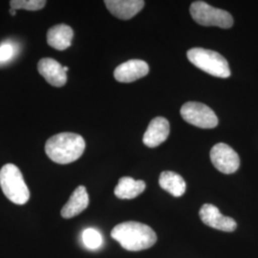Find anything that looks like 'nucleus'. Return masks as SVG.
Wrapping results in <instances>:
<instances>
[{"mask_svg":"<svg viewBox=\"0 0 258 258\" xmlns=\"http://www.w3.org/2000/svg\"><path fill=\"white\" fill-rule=\"evenodd\" d=\"M37 70L47 83L55 87H62L67 82V74L63 66L55 59L44 57L37 63Z\"/></svg>","mask_w":258,"mask_h":258,"instance_id":"9d476101","label":"nucleus"},{"mask_svg":"<svg viewBox=\"0 0 258 258\" xmlns=\"http://www.w3.org/2000/svg\"><path fill=\"white\" fill-rule=\"evenodd\" d=\"M46 1L44 0H12L10 6L12 9H24L27 11H38L44 8Z\"/></svg>","mask_w":258,"mask_h":258,"instance_id":"f3484780","label":"nucleus"},{"mask_svg":"<svg viewBox=\"0 0 258 258\" xmlns=\"http://www.w3.org/2000/svg\"><path fill=\"white\" fill-rule=\"evenodd\" d=\"M111 237L129 251H140L151 248L157 241V235L149 226L140 222L120 223L111 231Z\"/></svg>","mask_w":258,"mask_h":258,"instance_id":"f257e3e1","label":"nucleus"},{"mask_svg":"<svg viewBox=\"0 0 258 258\" xmlns=\"http://www.w3.org/2000/svg\"><path fill=\"white\" fill-rule=\"evenodd\" d=\"M0 186L11 202L24 205L30 199V191L19 167L6 164L0 169Z\"/></svg>","mask_w":258,"mask_h":258,"instance_id":"7ed1b4c3","label":"nucleus"},{"mask_svg":"<svg viewBox=\"0 0 258 258\" xmlns=\"http://www.w3.org/2000/svg\"><path fill=\"white\" fill-rule=\"evenodd\" d=\"M188 60L205 73L213 77L227 79L231 76V69L227 59L219 53L204 48H192L186 53Z\"/></svg>","mask_w":258,"mask_h":258,"instance_id":"20e7f679","label":"nucleus"},{"mask_svg":"<svg viewBox=\"0 0 258 258\" xmlns=\"http://www.w3.org/2000/svg\"><path fill=\"white\" fill-rule=\"evenodd\" d=\"M147 184L142 180H134L131 177H121L114 189L119 199H134L146 189Z\"/></svg>","mask_w":258,"mask_h":258,"instance_id":"2eb2a0df","label":"nucleus"},{"mask_svg":"<svg viewBox=\"0 0 258 258\" xmlns=\"http://www.w3.org/2000/svg\"><path fill=\"white\" fill-rule=\"evenodd\" d=\"M83 240L88 249H95L101 247L102 238L101 233L95 229H86L83 231Z\"/></svg>","mask_w":258,"mask_h":258,"instance_id":"a211bd4d","label":"nucleus"},{"mask_svg":"<svg viewBox=\"0 0 258 258\" xmlns=\"http://www.w3.org/2000/svg\"><path fill=\"white\" fill-rule=\"evenodd\" d=\"M169 121L164 117H156L148 124L143 142L148 148H157L169 136Z\"/></svg>","mask_w":258,"mask_h":258,"instance_id":"9b49d317","label":"nucleus"},{"mask_svg":"<svg viewBox=\"0 0 258 258\" xmlns=\"http://www.w3.org/2000/svg\"><path fill=\"white\" fill-rule=\"evenodd\" d=\"M180 113L186 122L199 128H214L218 124V118L214 111L202 102H185Z\"/></svg>","mask_w":258,"mask_h":258,"instance_id":"423d86ee","label":"nucleus"},{"mask_svg":"<svg viewBox=\"0 0 258 258\" xmlns=\"http://www.w3.org/2000/svg\"><path fill=\"white\" fill-rule=\"evenodd\" d=\"M74 32L72 28L65 24H58L50 28L47 33V42L50 46L58 51H63L71 46Z\"/></svg>","mask_w":258,"mask_h":258,"instance_id":"4468645a","label":"nucleus"},{"mask_svg":"<svg viewBox=\"0 0 258 258\" xmlns=\"http://www.w3.org/2000/svg\"><path fill=\"white\" fill-rule=\"evenodd\" d=\"M200 218L205 225L219 231L231 232L237 228V224L231 217L221 214L217 207L212 204H205L199 212Z\"/></svg>","mask_w":258,"mask_h":258,"instance_id":"6e6552de","label":"nucleus"},{"mask_svg":"<svg viewBox=\"0 0 258 258\" xmlns=\"http://www.w3.org/2000/svg\"><path fill=\"white\" fill-rule=\"evenodd\" d=\"M160 186L174 197H181L186 189L184 178L173 171H164L159 178Z\"/></svg>","mask_w":258,"mask_h":258,"instance_id":"dca6fc26","label":"nucleus"},{"mask_svg":"<svg viewBox=\"0 0 258 258\" xmlns=\"http://www.w3.org/2000/svg\"><path fill=\"white\" fill-rule=\"evenodd\" d=\"M89 196L85 186H78L71 194L68 202L65 204L61 210V216L65 219H70L79 215L88 207Z\"/></svg>","mask_w":258,"mask_h":258,"instance_id":"ddd939ff","label":"nucleus"},{"mask_svg":"<svg viewBox=\"0 0 258 258\" xmlns=\"http://www.w3.org/2000/svg\"><path fill=\"white\" fill-rule=\"evenodd\" d=\"M149 72L148 64L142 59H130L119 65L114 71V78L119 83H133L146 77Z\"/></svg>","mask_w":258,"mask_h":258,"instance_id":"1a4fd4ad","label":"nucleus"},{"mask_svg":"<svg viewBox=\"0 0 258 258\" xmlns=\"http://www.w3.org/2000/svg\"><path fill=\"white\" fill-rule=\"evenodd\" d=\"M14 54H15V50L13 45L8 43L2 44L0 46V63L8 61L13 57Z\"/></svg>","mask_w":258,"mask_h":258,"instance_id":"6ab92c4d","label":"nucleus"},{"mask_svg":"<svg viewBox=\"0 0 258 258\" xmlns=\"http://www.w3.org/2000/svg\"><path fill=\"white\" fill-rule=\"evenodd\" d=\"M63 70H64L65 72H66V73H67V71H68V70H69V68H68V67H67V66H63Z\"/></svg>","mask_w":258,"mask_h":258,"instance_id":"412c9836","label":"nucleus"},{"mask_svg":"<svg viewBox=\"0 0 258 258\" xmlns=\"http://www.w3.org/2000/svg\"><path fill=\"white\" fill-rule=\"evenodd\" d=\"M210 156L213 166L224 174H232L239 168V155L227 144H216L211 149Z\"/></svg>","mask_w":258,"mask_h":258,"instance_id":"0eeeda50","label":"nucleus"},{"mask_svg":"<svg viewBox=\"0 0 258 258\" xmlns=\"http://www.w3.org/2000/svg\"><path fill=\"white\" fill-rule=\"evenodd\" d=\"M16 11H17V10L12 9V8H11V9H10L11 16H16V15H17V12H16Z\"/></svg>","mask_w":258,"mask_h":258,"instance_id":"aec40b11","label":"nucleus"},{"mask_svg":"<svg viewBox=\"0 0 258 258\" xmlns=\"http://www.w3.org/2000/svg\"><path fill=\"white\" fill-rule=\"evenodd\" d=\"M84 149V139L71 132L54 135L45 144L47 156L59 165H67L77 161L83 155Z\"/></svg>","mask_w":258,"mask_h":258,"instance_id":"f03ea898","label":"nucleus"},{"mask_svg":"<svg viewBox=\"0 0 258 258\" xmlns=\"http://www.w3.org/2000/svg\"><path fill=\"white\" fill-rule=\"evenodd\" d=\"M104 4L111 14L118 19L127 20L135 17L145 6L143 0H105Z\"/></svg>","mask_w":258,"mask_h":258,"instance_id":"f8f14e48","label":"nucleus"},{"mask_svg":"<svg viewBox=\"0 0 258 258\" xmlns=\"http://www.w3.org/2000/svg\"><path fill=\"white\" fill-rule=\"evenodd\" d=\"M190 16L202 26H216L229 29L233 25V18L225 10L212 7L204 1H195L190 5Z\"/></svg>","mask_w":258,"mask_h":258,"instance_id":"39448f33","label":"nucleus"}]
</instances>
